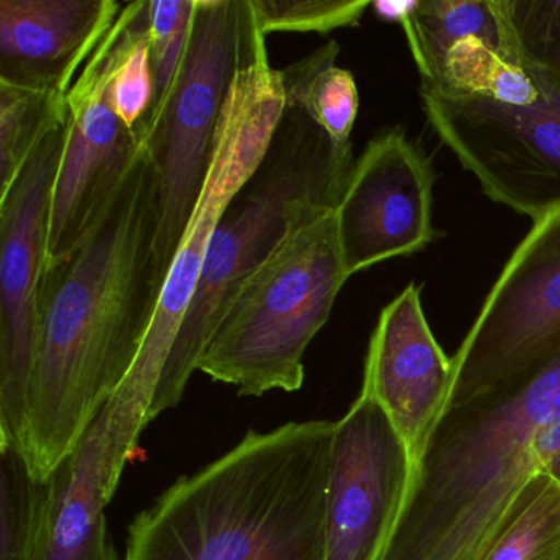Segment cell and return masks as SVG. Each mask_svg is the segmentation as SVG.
Wrapping results in <instances>:
<instances>
[{
  "label": "cell",
  "mask_w": 560,
  "mask_h": 560,
  "mask_svg": "<svg viewBox=\"0 0 560 560\" xmlns=\"http://www.w3.org/2000/svg\"><path fill=\"white\" fill-rule=\"evenodd\" d=\"M159 188L139 145L68 257L45 268L24 448L48 480L132 372L165 275L156 261Z\"/></svg>",
  "instance_id": "obj_1"
},
{
  "label": "cell",
  "mask_w": 560,
  "mask_h": 560,
  "mask_svg": "<svg viewBox=\"0 0 560 560\" xmlns=\"http://www.w3.org/2000/svg\"><path fill=\"white\" fill-rule=\"evenodd\" d=\"M334 428L248 431L133 520L124 560H326Z\"/></svg>",
  "instance_id": "obj_2"
},
{
  "label": "cell",
  "mask_w": 560,
  "mask_h": 560,
  "mask_svg": "<svg viewBox=\"0 0 560 560\" xmlns=\"http://www.w3.org/2000/svg\"><path fill=\"white\" fill-rule=\"evenodd\" d=\"M560 421V352L468 401L445 408L412 474L378 560H480Z\"/></svg>",
  "instance_id": "obj_3"
},
{
  "label": "cell",
  "mask_w": 560,
  "mask_h": 560,
  "mask_svg": "<svg viewBox=\"0 0 560 560\" xmlns=\"http://www.w3.org/2000/svg\"><path fill=\"white\" fill-rule=\"evenodd\" d=\"M352 147H339L303 109L284 106L267 153L225 208L205 270L150 402L149 421L175 408L241 284L283 241L301 202L339 206L352 172Z\"/></svg>",
  "instance_id": "obj_4"
},
{
  "label": "cell",
  "mask_w": 560,
  "mask_h": 560,
  "mask_svg": "<svg viewBox=\"0 0 560 560\" xmlns=\"http://www.w3.org/2000/svg\"><path fill=\"white\" fill-rule=\"evenodd\" d=\"M336 209L320 199L298 206L283 241L225 307L199 359V372L235 386L241 396L301 389L307 347L350 278Z\"/></svg>",
  "instance_id": "obj_5"
},
{
  "label": "cell",
  "mask_w": 560,
  "mask_h": 560,
  "mask_svg": "<svg viewBox=\"0 0 560 560\" xmlns=\"http://www.w3.org/2000/svg\"><path fill=\"white\" fill-rule=\"evenodd\" d=\"M280 70L271 67L265 35L250 2L242 8L241 57L219 120L211 166L195 212L183 232L142 352L119 392L145 402L153 393L198 290L212 234L242 186L267 153L284 113Z\"/></svg>",
  "instance_id": "obj_6"
},
{
  "label": "cell",
  "mask_w": 560,
  "mask_h": 560,
  "mask_svg": "<svg viewBox=\"0 0 560 560\" xmlns=\"http://www.w3.org/2000/svg\"><path fill=\"white\" fill-rule=\"evenodd\" d=\"M244 0H196L185 58L162 109L137 136L149 143L159 188L156 261L168 273L211 166L219 120L241 57Z\"/></svg>",
  "instance_id": "obj_7"
},
{
  "label": "cell",
  "mask_w": 560,
  "mask_h": 560,
  "mask_svg": "<svg viewBox=\"0 0 560 560\" xmlns=\"http://www.w3.org/2000/svg\"><path fill=\"white\" fill-rule=\"evenodd\" d=\"M435 136L493 202L537 221L560 211V80L529 106L421 90Z\"/></svg>",
  "instance_id": "obj_8"
},
{
  "label": "cell",
  "mask_w": 560,
  "mask_h": 560,
  "mask_svg": "<svg viewBox=\"0 0 560 560\" xmlns=\"http://www.w3.org/2000/svg\"><path fill=\"white\" fill-rule=\"evenodd\" d=\"M560 352V211L534 221L455 353L445 408Z\"/></svg>",
  "instance_id": "obj_9"
},
{
  "label": "cell",
  "mask_w": 560,
  "mask_h": 560,
  "mask_svg": "<svg viewBox=\"0 0 560 560\" xmlns=\"http://www.w3.org/2000/svg\"><path fill=\"white\" fill-rule=\"evenodd\" d=\"M65 127L42 142L0 196V438L21 448L37 360L42 277Z\"/></svg>",
  "instance_id": "obj_10"
},
{
  "label": "cell",
  "mask_w": 560,
  "mask_h": 560,
  "mask_svg": "<svg viewBox=\"0 0 560 560\" xmlns=\"http://www.w3.org/2000/svg\"><path fill=\"white\" fill-rule=\"evenodd\" d=\"M415 464L382 406L360 389L334 428L326 560H378L411 488Z\"/></svg>",
  "instance_id": "obj_11"
},
{
  "label": "cell",
  "mask_w": 560,
  "mask_h": 560,
  "mask_svg": "<svg viewBox=\"0 0 560 560\" xmlns=\"http://www.w3.org/2000/svg\"><path fill=\"white\" fill-rule=\"evenodd\" d=\"M435 178L431 159L398 127L366 143L336 209L349 277L442 237L432 224Z\"/></svg>",
  "instance_id": "obj_12"
},
{
  "label": "cell",
  "mask_w": 560,
  "mask_h": 560,
  "mask_svg": "<svg viewBox=\"0 0 560 560\" xmlns=\"http://www.w3.org/2000/svg\"><path fill=\"white\" fill-rule=\"evenodd\" d=\"M117 44L116 21L67 96V137L51 201L45 268L73 252L139 145L137 133L127 129L110 104Z\"/></svg>",
  "instance_id": "obj_13"
},
{
  "label": "cell",
  "mask_w": 560,
  "mask_h": 560,
  "mask_svg": "<svg viewBox=\"0 0 560 560\" xmlns=\"http://www.w3.org/2000/svg\"><path fill=\"white\" fill-rule=\"evenodd\" d=\"M149 422V406L124 393L107 402L50 477L37 560H119L107 530L106 508Z\"/></svg>",
  "instance_id": "obj_14"
},
{
  "label": "cell",
  "mask_w": 560,
  "mask_h": 560,
  "mask_svg": "<svg viewBox=\"0 0 560 560\" xmlns=\"http://www.w3.org/2000/svg\"><path fill=\"white\" fill-rule=\"evenodd\" d=\"M452 380L454 362L429 327L421 288L411 283L380 313L362 392L382 406L415 467L447 405Z\"/></svg>",
  "instance_id": "obj_15"
},
{
  "label": "cell",
  "mask_w": 560,
  "mask_h": 560,
  "mask_svg": "<svg viewBox=\"0 0 560 560\" xmlns=\"http://www.w3.org/2000/svg\"><path fill=\"white\" fill-rule=\"evenodd\" d=\"M124 4L0 0V81L68 94Z\"/></svg>",
  "instance_id": "obj_16"
},
{
  "label": "cell",
  "mask_w": 560,
  "mask_h": 560,
  "mask_svg": "<svg viewBox=\"0 0 560 560\" xmlns=\"http://www.w3.org/2000/svg\"><path fill=\"white\" fill-rule=\"evenodd\" d=\"M401 25L422 88L441 86L448 55L462 42L475 38L508 57L494 0H415Z\"/></svg>",
  "instance_id": "obj_17"
},
{
  "label": "cell",
  "mask_w": 560,
  "mask_h": 560,
  "mask_svg": "<svg viewBox=\"0 0 560 560\" xmlns=\"http://www.w3.org/2000/svg\"><path fill=\"white\" fill-rule=\"evenodd\" d=\"M340 45L330 40L303 60L280 70L284 101L311 117L336 145L352 147L359 88L349 70L337 67Z\"/></svg>",
  "instance_id": "obj_18"
},
{
  "label": "cell",
  "mask_w": 560,
  "mask_h": 560,
  "mask_svg": "<svg viewBox=\"0 0 560 560\" xmlns=\"http://www.w3.org/2000/svg\"><path fill=\"white\" fill-rule=\"evenodd\" d=\"M51 480L35 477L27 455L0 438V560H37Z\"/></svg>",
  "instance_id": "obj_19"
},
{
  "label": "cell",
  "mask_w": 560,
  "mask_h": 560,
  "mask_svg": "<svg viewBox=\"0 0 560 560\" xmlns=\"http://www.w3.org/2000/svg\"><path fill=\"white\" fill-rule=\"evenodd\" d=\"M68 94L0 81V196L42 142L67 124Z\"/></svg>",
  "instance_id": "obj_20"
},
{
  "label": "cell",
  "mask_w": 560,
  "mask_h": 560,
  "mask_svg": "<svg viewBox=\"0 0 560 560\" xmlns=\"http://www.w3.org/2000/svg\"><path fill=\"white\" fill-rule=\"evenodd\" d=\"M480 560H560V480L537 471Z\"/></svg>",
  "instance_id": "obj_21"
},
{
  "label": "cell",
  "mask_w": 560,
  "mask_h": 560,
  "mask_svg": "<svg viewBox=\"0 0 560 560\" xmlns=\"http://www.w3.org/2000/svg\"><path fill=\"white\" fill-rule=\"evenodd\" d=\"M119 44L110 81V104L127 129L137 133L152 113L155 101L149 40V2L124 4L119 19Z\"/></svg>",
  "instance_id": "obj_22"
},
{
  "label": "cell",
  "mask_w": 560,
  "mask_h": 560,
  "mask_svg": "<svg viewBox=\"0 0 560 560\" xmlns=\"http://www.w3.org/2000/svg\"><path fill=\"white\" fill-rule=\"evenodd\" d=\"M508 57L560 80V0H494Z\"/></svg>",
  "instance_id": "obj_23"
},
{
  "label": "cell",
  "mask_w": 560,
  "mask_h": 560,
  "mask_svg": "<svg viewBox=\"0 0 560 560\" xmlns=\"http://www.w3.org/2000/svg\"><path fill=\"white\" fill-rule=\"evenodd\" d=\"M195 9L196 0H149L150 58L155 101L147 120L162 109L175 84L191 35Z\"/></svg>",
  "instance_id": "obj_24"
},
{
  "label": "cell",
  "mask_w": 560,
  "mask_h": 560,
  "mask_svg": "<svg viewBox=\"0 0 560 560\" xmlns=\"http://www.w3.org/2000/svg\"><path fill=\"white\" fill-rule=\"evenodd\" d=\"M261 35L275 32L327 35L337 28L357 27L370 2L342 0H248Z\"/></svg>",
  "instance_id": "obj_25"
},
{
  "label": "cell",
  "mask_w": 560,
  "mask_h": 560,
  "mask_svg": "<svg viewBox=\"0 0 560 560\" xmlns=\"http://www.w3.org/2000/svg\"><path fill=\"white\" fill-rule=\"evenodd\" d=\"M412 4L415 2H375L372 8L378 18L402 22V19L411 11Z\"/></svg>",
  "instance_id": "obj_26"
},
{
  "label": "cell",
  "mask_w": 560,
  "mask_h": 560,
  "mask_svg": "<svg viewBox=\"0 0 560 560\" xmlns=\"http://www.w3.org/2000/svg\"><path fill=\"white\" fill-rule=\"evenodd\" d=\"M547 471H549L550 475H553V477L559 478L560 480V457L556 458V460L552 462V464L547 467Z\"/></svg>",
  "instance_id": "obj_27"
}]
</instances>
